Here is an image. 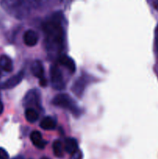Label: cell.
I'll use <instances>...</instances> for the list:
<instances>
[{
  "label": "cell",
  "instance_id": "44dd1931",
  "mask_svg": "<svg viewBox=\"0 0 158 159\" xmlns=\"http://www.w3.org/2000/svg\"><path fill=\"white\" fill-rule=\"evenodd\" d=\"M41 159H49V158H41Z\"/></svg>",
  "mask_w": 158,
  "mask_h": 159
},
{
  "label": "cell",
  "instance_id": "9a60e30c",
  "mask_svg": "<svg viewBox=\"0 0 158 159\" xmlns=\"http://www.w3.org/2000/svg\"><path fill=\"white\" fill-rule=\"evenodd\" d=\"M53 152L54 155L57 158H60L63 156V145L61 141L59 140H56L53 143Z\"/></svg>",
  "mask_w": 158,
  "mask_h": 159
},
{
  "label": "cell",
  "instance_id": "9c48e42d",
  "mask_svg": "<svg viewBox=\"0 0 158 159\" xmlns=\"http://www.w3.org/2000/svg\"><path fill=\"white\" fill-rule=\"evenodd\" d=\"M87 80L85 78H79L77 79L74 85H72L71 90L74 93V94L77 96H81L85 90V86H86Z\"/></svg>",
  "mask_w": 158,
  "mask_h": 159
},
{
  "label": "cell",
  "instance_id": "3957f363",
  "mask_svg": "<svg viewBox=\"0 0 158 159\" xmlns=\"http://www.w3.org/2000/svg\"><path fill=\"white\" fill-rule=\"evenodd\" d=\"M50 77L52 87L57 90H61L64 88L65 82L61 71L57 65H53L50 70Z\"/></svg>",
  "mask_w": 158,
  "mask_h": 159
},
{
  "label": "cell",
  "instance_id": "ffe728a7",
  "mask_svg": "<svg viewBox=\"0 0 158 159\" xmlns=\"http://www.w3.org/2000/svg\"><path fill=\"white\" fill-rule=\"evenodd\" d=\"M3 110H4V107H3L2 102L0 101V114H2V113Z\"/></svg>",
  "mask_w": 158,
  "mask_h": 159
},
{
  "label": "cell",
  "instance_id": "5b68a950",
  "mask_svg": "<svg viewBox=\"0 0 158 159\" xmlns=\"http://www.w3.org/2000/svg\"><path fill=\"white\" fill-rule=\"evenodd\" d=\"M23 77H24V72L22 71H20L17 74H15V75L12 76L9 79H7L4 83L2 84L1 88L5 89H9L14 88L22 82Z\"/></svg>",
  "mask_w": 158,
  "mask_h": 159
},
{
  "label": "cell",
  "instance_id": "277c9868",
  "mask_svg": "<svg viewBox=\"0 0 158 159\" xmlns=\"http://www.w3.org/2000/svg\"><path fill=\"white\" fill-rule=\"evenodd\" d=\"M23 103L26 107H39L40 104V92L37 89H32L26 93V96L24 98Z\"/></svg>",
  "mask_w": 158,
  "mask_h": 159
},
{
  "label": "cell",
  "instance_id": "8992f818",
  "mask_svg": "<svg viewBox=\"0 0 158 159\" xmlns=\"http://www.w3.org/2000/svg\"><path fill=\"white\" fill-rule=\"evenodd\" d=\"M23 41L26 46H35L38 42V35L33 30H28L23 34Z\"/></svg>",
  "mask_w": 158,
  "mask_h": 159
},
{
  "label": "cell",
  "instance_id": "ac0fdd59",
  "mask_svg": "<svg viewBox=\"0 0 158 159\" xmlns=\"http://www.w3.org/2000/svg\"><path fill=\"white\" fill-rule=\"evenodd\" d=\"M40 85L43 87L46 86V85H47V81H46V79L45 78L40 79Z\"/></svg>",
  "mask_w": 158,
  "mask_h": 159
},
{
  "label": "cell",
  "instance_id": "ba28073f",
  "mask_svg": "<svg viewBox=\"0 0 158 159\" xmlns=\"http://www.w3.org/2000/svg\"><path fill=\"white\" fill-rule=\"evenodd\" d=\"M59 63L68 68L71 73H74L76 69V65L74 60L68 55H62L58 59Z\"/></svg>",
  "mask_w": 158,
  "mask_h": 159
},
{
  "label": "cell",
  "instance_id": "8fae6325",
  "mask_svg": "<svg viewBox=\"0 0 158 159\" xmlns=\"http://www.w3.org/2000/svg\"><path fill=\"white\" fill-rule=\"evenodd\" d=\"M78 149L77 140L72 138H68L64 141V150L69 154H72Z\"/></svg>",
  "mask_w": 158,
  "mask_h": 159
},
{
  "label": "cell",
  "instance_id": "2e32d148",
  "mask_svg": "<svg viewBox=\"0 0 158 159\" xmlns=\"http://www.w3.org/2000/svg\"><path fill=\"white\" fill-rule=\"evenodd\" d=\"M82 158H83V154L79 148L71 154V159H82Z\"/></svg>",
  "mask_w": 158,
  "mask_h": 159
},
{
  "label": "cell",
  "instance_id": "d6986e66",
  "mask_svg": "<svg viewBox=\"0 0 158 159\" xmlns=\"http://www.w3.org/2000/svg\"><path fill=\"white\" fill-rule=\"evenodd\" d=\"M155 40H156V50H157V51H158V26L156 27V37H155Z\"/></svg>",
  "mask_w": 158,
  "mask_h": 159
},
{
  "label": "cell",
  "instance_id": "7402d4cb",
  "mask_svg": "<svg viewBox=\"0 0 158 159\" xmlns=\"http://www.w3.org/2000/svg\"><path fill=\"white\" fill-rule=\"evenodd\" d=\"M0 77H1V69H0Z\"/></svg>",
  "mask_w": 158,
  "mask_h": 159
},
{
  "label": "cell",
  "instance_id": "7c38bea8",
  "mask_svg": "<svg viewBox=\"0 0 158 159\" xmlns=\"http://www.w3.org/2000/svg\"><path fill=\"white\" fill-rule=\"evenodd\" d=\"M0 68L6 72H11L13 69L12 61L10 57L6 55H2L0 57Z\"/></svg>",
  "mask_w": 158,
  "mask_h": 159
},
{
  "label": "cell",
  "instance_id": "5bb4252c",
  "mask_svg": "<svg viewBox=\"0 0 158 159\" xmlns=\"http://www.w3.org/2000/svg\"><path fill=\"white\" fill-rule=\"evenodd\" d=\"M25 116L28 122L35 123L39 118V113L34 108H27L25 111Z\"/></svg>",
  "mask_w": 158,
  "mask_h": 159
},
{
  "label": "cell",
  "instance_id": "30bf717a",
  "mask_svg": "<svg viewBox=\"0 0 158 159\" xmlns=\"http://www.w3.org/2000/svg\"><path fill=\"white\" fill-rule=\"evenodd\" d=\"M31 71H32L33 75L38 79H42L44 78L43 77L44 68H43V64L40 61L37 60L33 62L32 65H31Z\"/></svg>",
  "mask_w": 158,
  "mask_h": 159
},
{
  "label": "cell",
  "instance_id": "e0dca14e",
  "mask_svg": "<svg viewBox=\"0 0 158 159\" xmlns=\"http://www.w3.org/2000/svg\"><path fill=\"white\" fill-rule=\"evenodd\" d=\"M9 156L8 152L2 148H0V159H9Z\"/></svg>",
  "mask_w": 158,
  "mask_h": 159
},
{
  "label": "cell",
  "instance_id": "6da1fadb",
  "mask_svg": "<svg viewBox=\"0 0 158 159\" xmlns=\"http://www.w3.org/2000/svg\"><path fill=\"white\" fill-rule=\"evenodd\" d=\"M63 15L57 12L43 23V31L46 36V48L49 51H60L64 45V30L62 24Z\"/></svg>",
  "mask_w": 158,
  "mask_h": 159
},
{
  "label": "cell",
  "instance_id": "4fadbf2b",
  "mask_svg": "<svg viewBox=\"0 0 158 159\" xmlns=\"http://www.w3.org/2000/svg\"><path fill=\"white\" fill-rule=\"evenodd\" d=\"M40 127L45 130H54L56 127V120L51 116H46L41 120Z\"/></svg>",
  "mask_w": 158,
  "mask_h": 159
},
{
  "label": "cell",
  "instance_id": "7a4b0ae2",
  "mask_svg": "<svg viewBox=\"0 0 158 159\" xmlns=\"http://www.w3.org/2000/svg\"><path fill=\"white\" fill-rule=\"evenodd\" d=\"M53 104L57 107L71 110L72 113L78 111L76 102L73 100V99L69 95L64 94V93L57 95L53 99Z\"/></svg>",
  "mask_w": 158,
  "mask_h": 159
},
{
  "label": "cell",
  "instance_id": "52a82bcc",
  "mask_svg": "<svg viewBox=\"0 0 158 159\" xmlns=\"http://www.w3.org/2000/svg\"><path fill=\"white\" fill-rule=\"evenodd\" d=\"M30 140L33 145L39 149L44 148L45 146L46 145V143H47L42 138V134H40V132L37 131V130L33 131L30 134Z\"/></svg>",
  "mask_w": 158,
  "mask_h": 159
}]
</instances>
